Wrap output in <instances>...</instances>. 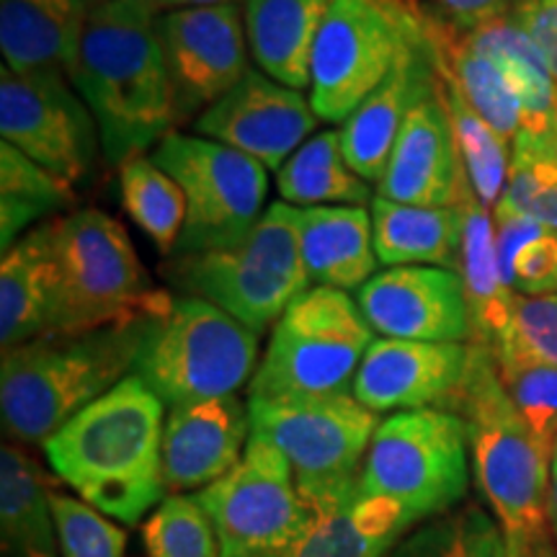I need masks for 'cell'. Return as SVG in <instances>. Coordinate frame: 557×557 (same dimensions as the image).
Here are the masks:
<instances>
[{
  "instance_id": "9a60e30c",
  "label": "cell",
  "mask_w": 557,
  "mask_h": 557,
  "mask_svg": "<svg viewBox=\"0 0 557 557\" xmlns=\"http://www.w3.org/2000/svg\"><path fill=\"white\" fill-rule=\"evenodd\" d=\"M194 127L199 137L227 145L278 173L315 132L318 114L302 90L250 67L238 86L201 111Z\"/></svg>"
},
{
  "instance_id": "30bf717a",
  "label": "cell",
  "mask_w": 557,
  "mask_h": 557,
  "mask_svg": "<svg viewBox=\"0 0 557 557\" xmlns=\"http://www.w3.org/2000/svg\"><path fill=\"white\" fill-rule=\"evenodd\" d=\"M468 485V426L451 410H403L374 431L361 468V493L393 498L416 527L451 511Z\"/></svg>"
},
{
  "instance_id": "f6af8a7d",
  "label": "cell",
  "mask_w": 557,
  "mask_h": 557,
  "mask_svg": "<svg viewBox=\"0 0 557 557\" xmlns=\"http://www.w3.org/2000/svg\"><path fill=\"white\" fill-rule=\"evenodd\" d=\"M434 3L455 21L459 29L472 32L508 16L513 0H434Z\"/></svg>"
},
{
  "instance_id": "3957f363",
  "label": "cell",
  "mask_w": 557,
  "mask_h": 557,
  "mask_svg": "<svg viewBox=\"0 0 557 557\" xmlns=\"http://www.w3.org/2000/svg\"><path fill=\"white\" fill-rule=\"evenodd\" d=\"M470 346L468 374L449 410L468 426L480 493L496 513L506 542H517L540 557H555L547 513L553 449L540 442L508 398L491 348Z\"/></svg>"
},
{
  "instance_id": "52a82bcc",
  "label": "cell",
  "mask_w": 557,
  "mask_h": 557,
  "mask_svg": "<svg viewBox=\"0 0 557 557\" xmlns=\"http://www.w3.org/2000/svg\"><path fill=\"white\" fill-rule=\"evenodd\" d=\"M259 333L199 297L152 318L135 372L169 408L235 395L253 380Z\"/></svg>"
},
{
  "instance_id": "d4e9b609",
  "label": "cell",
  "mask_w": 557,
  "mask_h": 557,
  "mask_svg": "<svg viewBox=\"0 0 557 557\" xmlns=\"http://www.w3.org/2000/svg\"><path fill=\"white\" fill-rule=\"evenodd\" d=\"M299 246L315 287L359 292L380 263L372 212L364 207L299 209Z\"/></svg>"
},
{
  "instance_id": "d590c367",
  "label": "cell",
  "mask_w": 557,
  "mask_h": 557,
  "mask_svg": "<svg viewBox=\"0 0 557 557\" xmlns=\"http://www.w3.org/2000/svg\"><path fill=\"white\" fill-rule=\"evenodd\" d=\"M385 557H506V534L483 508H451L403 534Z\"/></svg>"
},
{
  "instance_id": "603a6c76",
  "label": "cell",
  "mask_w": 557,
  "mask_h": 557,
  "mask_svg": "<svg viewBox=\"0 0 557 557\" xmlns=\"http://www.w3.org/2000/svg\"><path fill=\"white\" fill-rule=\"evenodd\" d=\"M90 5L86 0H0V50L21 75L70 78Z\"/></svg>"
},
{
  "instance_id": "5b68a950",
  "label": "cell",
  "mask_w": 557,
  "mask_h": 557,
  "mask_svg": "<svg viewBox=\"0 0 557 557\" xmlns=\"http://www.w3.org/2000/svg\"><path fill=\"white\" fill-rule=\"evenodd\" d=\"M58 305L47 336H78L132 320L160 318L176 302L150 284L127 230L101 209L58 220Z\"/></svg>"
},
{
  "instance_id": "60d3db41",
  "label": "cell",
  "mask_w": 557,
  "mask_h": 557,
  "mask_svg": "<svg viewBox=\"0 0 557 557\" xmlns=\"http://www.w3.org/2000/svg\"><path fill=\"white\" fill-rule=\"evenodd\" d=\"M491 351H513L557 367V295H517L508 329Z\"/></svg>"
},
{
  "instance_id": "277c9868",
  "label": "cell",
  "mask_w": 557,
  "mask_h": 557,
  "mask_svg": "<svg viewBox=\"0 0 557 557\" xmlns=\"http://www.w3.org/2000/svg\"><path fill=\"white\" fill-rule=\"evenodd\" d=\"M150 320L78 336H41L3 351L0 416L5 434L24 444H45L70 418L129 377Z\"/></svg>"
},
{
  "instance_id": "b9f144b4",
  "label": "cell",
  "mask_w": 557,
  "mask_h": 557,
  "mask_svg": "<svg viewBox=\"0 0 557 557\" xmlns=\"http://www.w3.org/2000/svg\"><path fill=\"white\" fill-rule=\"evenodd\" d=\"M511 287L517 295H557V233L542 235L521 250L513 263Z\"/></svg>"
},
{
  "instance_id": "7a4b0ae2",
  "label": "cell",
  "mask_w": 557,
  "mask_h": 557,
  "mask_svg": "<svg viewBox=\"0 0 557 557\" xmlns=\"http://www.w3.org/2000/svg\"><path fill=\"white\" fill-rule=\"evenodd\" d=\"M165 403L137 374L70 418L41 447L52 470L103 517L135 527L165 500Z\"/></svg>"
},
{
  "instance_id": "8d00e7d4",
  "label": "cell",
  "mask_w": 557,
  "mask_h": 557,
  "mask_svg": "<svg viewBox=\"0 0 557 557\" xmlns=\"http://www.w3.org/2000/svg\"><path fill=\"white\" fill-rule=\"evenodd\" d=\"M496 207L527 214L557 233V148L517 137L504 197Z\"/></svg>"
},
{
  "instance_id": "bcb514c9",
  "label": "cell",
  "mask_w": 557,
  "mask_h": 557,
  "mask_svg": "<svg viewBox=\"0 0 557 557\" xmlns=\"http://www.w3.org/2000/svg\"><path fill=\"white\" fill-rule=\"evenodd\" d=\"M549 529H553V537L557 540V457H553V480H549Z\"/></svg>"
},
{
  "instance_id": "d6986e66",
  "label": "cell",
  "mask_w": 557,
  "mask_h": 557,
  "mask_svg": "<svg viewBox=\"0 0 557 557\" xmlns=\"http://www.w3.org/2000/svg\"><path fill=\"white\" fill-rule=\"evenodd\" d=\"M470 186L438 73L408 111L377 197L413 207H457Z\"/></svg>"
},
{
  "instance_id": "74e56055",
  "label": "cell",
  "mask_w": 557,
  "mask_h": 557,
  "mask_svg": "<svg viewBox=\"0 0 557 557\" xmlns=\"http://www.w3.org/2000/svg\"><path fill=\"white\" fill-rule=\"evenodd\" d=\"M508 398L547 449L557 442V367L513 351H493Z\"/></svg>"
},
{
  "instance_id": "f1b7e54d",
  "label": "cell",
  "mask_w": 557,
  "mask_h": 557,
  "mask_svg": "<svg viewBox=\"0 0 557 557\" xmlns=\"http://www.w3.org/2000/svg\"><path fill=\"white\" fill-rule=\"evenodd\" d=\"M462 271L465 289H468L470 318H472V344L493 348L504 336L511 320L517 292L508 287L498 261L496 222L487 214V207L468 186L462 194Z\"/></svg>"
},
{
  "instance_id": "6da1fadb",
  "label": "cell",
  "mask_w": 557,
  "mask_h": 557,
  "mask_svg": "<svg viewBox=\"0 0 557 557\" xmlns=\"http://www.w3.org/2000/svg\"><path fill=\"white\" fill-rule=\"evenodd\" d=\"M75 90L99 124L109 163L143 156L178 122L156 11L135 0H103L88 9Z\"/></svg>"
},
{
  "instance_id": "cb8c5ba5",
  "label": "cell",
  "mask_w": 557,
  "mask_h": 557,
  "mask_svg": "<svg viewBox=\"0 0 557 557\" xmlns=\"http://www.w3.org/2000/svg\"><path fill=\"white\" fill-rule=\"evenodd\" d=\"M310 508L315 519L308 532L271 557H385L416 527L400 504L367 496L361 487L338 504Z\"/></svg>"
},
{
  "instance_id": "7c38bea8",
  "label": "cell",
  "mask_w": 557,
  "mask_h": 557,
  "mask_svg": "<svg viewBox=\"0 0 557 557\" xmlns=\"http://www.w3.org/2000/svg\"><path fill=\"white\" fill-rule=\"evenodd\" d=\"M152 160L176 178L186 197V222L173 253L230 248L259 225L269 194L267 165L207 137L171 132Z\"/></svg>"
},
{
  "instance_id": "8992f818",
  "label": "cell",
  "mask_w": 557,
  "mask_h": 557,
  "mask_svg": "<svg viewBox=\"0 0 557 557\" xmlns=\"http://www.w3.org/2000/svg\"><path fill=\"white\" fill-rule=\"evenodd\" d=\"M169 276L189 297L212 302L250 331H267L310 284L299 246V209L274 201L246 240L176 256Z\"/></svg>"
},
{
  "instance_id": "9c48e42d",
  "label": "cell",
  "mask_w": 557,
  "mask_h": 557,
  "mask_svg": "<svg viewBox=\"0 0 557 557\" xmlns=\"http://www.w3.org/2000/svg\"><path fill=\"white\" fill-rule=\"evenodd\" d=\"M374 344L359 302L344 289L312 287L278 318L250 380V398L351 393L361 359Z\"/></svg>"
},
{
  "instance_id": "ac0fdd59",
  "label": "cell",
  "mask_w": 557,
  "mask_h": 557,
  "mask_svg": "<svg viewBox=\"0 0 557 557\" xmlns=\"http://www.w3.org/2000/svg\"><path fill=\"white\" fill-rule=\"evenodd\" d=\"M470 348V344L374 338L354 377V398L372 413L449 410L468 374Z\"/></svg>"
},
{
  "instance_id": "2e32d148",
  "label": "cell",
  "mask_w": 557,
  "mask_h": 557,
  "mask_svg": "<svg viewBox=\"0 0 557 557\" xmlns=\"http://www.w3.org/2000/svg\"><path fill=\"white\" fill-rule=\"evenodd\" d=\"M178 120L207 111L248 73L246 29L235 5L178 9L158 21Z\"/></svg>"
},
{
  "instance_id": "7402d4cb",
  "label": "cell",
  "mask_w": 557,
  "mask_h": 557,
  "mask_svg": "<svg viewBox=\"0 0 557 557\" xmlns=\"http://www.w3.org/2000/svg\"><path fill=\"white\" fill-rule=\"evenodd\" d=\"M58 220H47L3 253L0 263V344L3 351L50 333L58 305Z\"/></svg>"
},
{
  "instance_id": "f35d334b",
  "label": "cell",
  "mask_w": 557,
  "mask_h": 557,
  "mask_svg": "<svg viewBox=\"0 0 557 557\" xmlns=\"http://www.w3.org/2000/svg\"><path fill=\"white\" fill-rule=\"evenodd\" d=\"M148 557H220L212 519L194 496H169L145 524Z\"/></svg>"
},
{
  "instance_id": "484cf974",
  "label": "cell",
  "mask_w": 557,
  "mask_h": 557,
  "mask_svg": "<svg viewBox=\"0 0 557 557\" xmlns=\"http://www.w3.org/2000/svg\"><path fill=\"white\" fill-rule=\"evenodd\" d=\"M465 37L504 70L508 83L517 90L521 103V129L517 137L557 148V78L529 34L511 16H504L468 32Z\"/></svg>"
},
{
  "instance_id": "7dc6e473",
  "label": "cell",
  "mask_w": 557,
  "mask_h": 557,
  "mask_svg": "<svg viewBox=\"0 0 557 557\" xmlns=\"http://www.w3.org/2000/svg\"><path fill=\"white\" fill-rule=\"evenodd\" d=\"M235 0H181V5L189 9H207V5H233Z\"/></svg>"
},
{
  "instance_id": "ee69618b",
  "label": "cell",
  "mask_w": 557,
  "mask_h": 557,
  "mask_svg": "<svg viewBox=\"0 0 557 557\" xmlns=\"http://www.w3.org/2000/svg\"><path fill=\"white\" fill-rule=\"evenodd\" d=\"M493 222H496V246H498L500 271H504L506 284L511 287L513 263H517L519 253L529 246V243L549 233V230L545 225H540V222H534L532 218H527V214L511 212V209H500V207H496Z\"/></svg>"
},
{
  "instance_id": "c3c4849f",
  "label": "cell",
  "mask_w": 557,
  "mask_h": 557,
  "mask_svg": "<svg viewBox=\"0 0 557 557\" xmlns=\"http://www.w3.org/2000/svg\"><path fill=\"white\" fill-rule=\"evenodd\" d=\"M135 3L148 5L152 11H160V9H176V5H181V0H135Z\"/></svg>"
},
{
  "instance_id": "d6a6232c",
  "label": "cell",
  "mask_w": 557,
  "mask_h": 557,
  "mask_svg": "<svg viewBox=\"0 0 557 557\" xmlns=\"http://www.w3.org/2000/svg\"><path fill=\"white\" fill-rule=\"evenodd\" d=\"M75 199L73 184L0 143V248L3 253L26 227Z\"/></svg>"
},
{
  "instance_id": "7bdbcfd3",
  "label": "cell",
  "mask_w": 557,
  "mask_h": 557,
  "mask_svg": "<svg viewBox=\"0 0 557 557\" xmlns=\"http://www.w3.org/2000/svg\"><path fill=\"white\" fill-rule=\"evenodd\" d=\"M508 16L540 47L557 78V0H513Z\"/></svg>"
},
{
  "instance_id": "f546056e",
  "label": "cell",
  "mask_w": 557,
  "mask_h": 557,
  "mask_svg": "<svg viewBox=\"0 0 557 557\" xmlns=\"http://www.w3.org/2000/svg\"><path fill=\"white\" fill-rule=\"evenodd\" d=\"M0 542L5 557H62L52 491L18 447L0 455Z\"/></svg>"
},
{
  "instance_id": "f907efd6",
  "label": "cell",
  "mask_w": 557,
  "mask_h": 557,
  "mask_svg": "<svg viewBox=\"0 0 557 557\" xmlns=\"http://www.w3.org/2000/svg\"><path fill=\"white\" fill-rule=\"evenodd\" d=\"M377 3L387 5V9H406V5H403V0H377Z\"/></svg>"
},
{
  "instance_id": "83f0119b",
  "label": "cell",
  "mask_w": 557,
  "mask_h": 557,
  "mask_svg": "<svg viewBox=\"0 0 557 557\" xmlns=\"http://www.w3.org/2000/svg\"><path fill=\"white\" fill-rule=\"evenodd\" d=\"M462 207H413L382 197L372 201V233L385 267L459 269Z\"/></svg>"
},
{
  "instance_id": "681fc988",
  "label": "cell",
  "mask_w": 557,
  "mask_h": 557,
  "mask_svg": "<svg viewBox=\"0 0 557 557\" xmlns=\"http://www.w3.org/2000/svg\"><path fill=\"white\" fill-rule=\"evenodd\" d=\"M506 557H540V555H534L532 549L517 545V542H506Z\"/></svg>"
},
{
  "instance_id": "5bb4252c",
  "label": "cell",
  "mask_w": 557,
  "mask_h": 557,
  "mask_svg": "<svg viewBox=\"0 0 557 557\" xmlns=\"http://www.w3.org/2000/svg\"><path fill=\"white\" fill-rule=\"evenodd\" d=\"M62 75H21L0 70V135L3 143L45 165L54 176L83 178L101 143L99 124L81 94Z\"/></svg>"
},
{
  "instance_id": "44dd1931",
  "label": "cell",
  "mask_w": 557,
  "mask_h": 557,
  "mask_svg": "<svg viewBox=\"0 0 557 557\" xmlns=\"http://www.w3.org/2000/svg\"><path fill=\"white\" fill-rule=\"evenodd\" d=\"M436 81V62L431 41L423 39L410 45L393 73L380 83L369 99L354 111L341 129V145L348 169L364 181H382L393 156L408 111Z\"/></svg>"
},
{
  "instance_id": "e0dca14e",
  "label": "cell",
  "mask_w": 557,
  "mask_h": 557,
  "mask_svg": "<svg viewBox=\"0 0 557 557\" xmlns=\"http://www.w3.org/2000/svg\"><path fill=\"white\" fill-rule=\"evenodd\" d=\"M357 302L382 338L431 344H462L472 338L468 289L459 271L393 267L369 278Z\"/></svg>"
},
{
  "instance_id": "4316f807",
  "label": "cell",
  "mask_w": 557,
  "mask_h": 557,
  "mask_svg": "<svg viewBox=\"0 0 557 557\" xmlns=\"http://www.w3.org/2000/svg\"><path fill=\"white\" fill-rule=\"evenodd\" d=\"M331 0H246L250 54L269 78L310 88V62Z\"/></svg>"
},
{
  "instance_id": "ba28073f",
  "label": "cell",
  "mask_w": 557,
  "mask_h": 557,
  "mask_svg": "<svg viewBox=\"0 0 557 557\" xmlns=\"http://www.w3.org/2000/svg\"><path fill=\"white\" fill-rule=\"evenodd\" d=\"M250 436L287 457L308 506L338 504L361 487V468L380 426L354 393L248 398Z\"/></svg>"
},
{
  "instance_id": "4dcf8cb0",
  "label": "cell",
  "mask_w": 557,
  "mask_h": 557,
  "mask_svg": "<svg viewBox=\"0 0 557 557\" xmlns=\"http://www.w3.org/2000/svg\"><path fill=\"white\" fill-rule=\"evenodd\" d=\"M423 32H426L431 50H434L438 75L455 83L470 107L500 137L513 143V137L521 129V103L504 70L487 54L475 50L465 34L462 37H451V34L444 32V26L426 24V21H423Z\"/></svg>"
},
{
  "instance_id": "e575fe53",
  "label": "cell",
  "mask_w": 557,
  "mask_h": 557,
  "mask_svg": "<svg viewBox=\"0 0 557 557\" xmlns=\"http://www.w3.org/2000/svg\"><path fill=\"white\" fill-rule=\"evenodd\" d=\"M438 73V70H436ZM442 83V96L447 103L451 129L462 158L465 173L483 207H496L504 197L508 171H511V152H508V139L498 135L475 109L470 107L455 83L438 75Z\"/></svg>"
},
{
  "instance_id": "1f68e13d",
  "label": "cell",
  "mask_w": 557,
  "mask_h": 557,
  "mask_svg": "<svg viewBox=\"0 0 557 557\" xmlns=\"http://www.w3.org/2000/svg\"><path fill=\"white\" fill-rule=\"evenodd\" d=\"M276 186L292 207H364L374 199L369 181L348 169L336 129L310 137L276 173Z\"/></svg>"
},
{
  "instance_id": "ffe728a7",
  "label": "cell",
  "mask_w": 557,
  "mask_h": 557,
  "mask_svg": "<svg viewBox=\"0 0 557 557\" xmlns=\"http://www.w3.org/2000/svg\"><path fill=\"white\" fill-rule=\"evenodd\" d=\"M250 442V413L238 395L171 408L163 429L165 491H205L238 468Z\"/></svg>"
},
{
  "instance_id": "ab89813d",
  "label": "cell",
  "mask_w": 557,
  "mask_h": 557,
  "mask_svg": "<svg viewBox=\"0 0 557 557\" xmlns=\"http://www.w3.org/2000/svg\"><path fill=\"white\" fill-rule=\"evenodd\" d=\"M62 557H124L127 534L86 500L52 493Z\"/></svg>"
},
{
  "instance_id": "4fadbf2b",
  "label": "cell",
  "mask_w": 557,
  "mask_h": 557,
  "mask_svg": "<svg viewBox=\"0 0 557 557\" xmlns=\"http://www.w3.org/2000/svg\"><path fill=\"white\" fill-rule=\"evenodd\" d=\"M194 498L212 519L220 557H271L315 519L287 457L259 436H250L238 468Z\"/></svg>"
},
{
  "instance_id": "8fae6325",
  "label": "cell",
  "mask_w": 557,
  "mask_h": 557,
  "mask_svg": "<svg viewBox=\"0 0 557 557\" xmlns=\"http://www.w3.org/2000/svg\"><path fill=\"white\" fill-rule=\"evenodd\" d=\"M423 39V21L377 0H331L310 62V103L320 122L341 124Z\"/></svg>"
},
{
  "instance_id": "836d02e7",
  "label": "cell",
  "mask_w": 557,
  "mask_h": 557,
  "mask_svg": "<svg viewBox=\"0 0 557 557\" xmlns=\"http://www.w3.org/2000/svg\"><path fill=\"white\" fill-rule=\"evenodd\" d=\"M122 205L163 256L176 250L186 222L184 189L156 160L137 156L120 165Z\"/></svg>"
},
{
  "instance_id": "816d5d0a",
  "label": "cell",
  "mask_w": 557,
  "mask_h": 557,
  "mask_svg": "<svg viewBox=\"0 0 557 557\" xmlns=\"http://www.w3.org/2000/svg\"><path fill=\"white\" fill-rule=\"evenodd\" d=\"M88 5H96V3H103V0H86Z\"/></svg>"
},
{
  "instance_id": "f5cc1de1",
  "label": "cell",
  "mask_w": 557,
  "mask_h": 557,
  "mask_svg": "<svg viewBox=\"0 0 557 557\" xmlns=\"http://www.w3.org/2000/svg\"><path fill=\"white\" fill-rule=\"evenodd\" d=\"M553 457H557V442H555V449H553Z\"/></svg>"
}]
</instances>
